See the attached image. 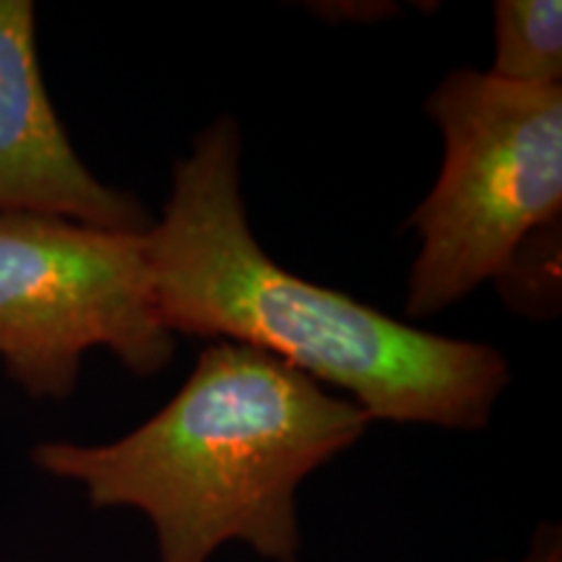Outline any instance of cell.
<instances>
[{
    "label": "cell",
    "mask_w": 562,
    "mask_h": 562,
    "mask_svg": "<svg viewBox=\"0 0 562 562\" xmlns=\"http://www.w3.org/2000/svg\"><path fill=\"white\" fill-rule=\"evenodd\" d=\"M91 349L140 378L172 362L178 339L161 321L144 232L0 214V360L11 381L63 402Z\"/></svg>",
    "instance_id": "cell-4"
},
{
    "label": "cell",
    "mask_w": 562,
    "mask_h": 562,
    "mask_svg": "<svg viewBox=\"0 0 562 562\" xmlns=\"http://www.w3.org/2000/svg\"><path fill=\"white\" fill-rule=\"evenodd\" d=\"M487 74L518 87H562L560 0H497Z\"/></svg>",
    "instance_id": "cell-6"
},
{
    "label": "cell",
    "mask_w": 562,
    "mask_h": 562,
    "mask_svg": "<svg viewBox=\"0 0 562 562\" xmlns=\"http://www.w3.org/2000/svg\"><path fill=\"white\" fill-rule=\"evenodd\" d=\"M490 562H562V529L560 524L542 521L531 531L529 544L516 560H490Z\"/></svg>",
    "instance_id": "cell-8"
},
{
    "label": "cell",
    "mask_w": 562,
    "mask_h": 562,
    "mask_svg": "<svg viewBox=\"0 0 562 562\" xmlns=\"http://www.w3.org/2000/svg\"><path fill=\"white\" fill-rule=\"evenodd\" d=\"M370 425L355 402L277 357L209 341L182 389L123 438L37 442L30 461L79 484L91 508L140 513L157 562H209L227 544L300 562L302 482Z\"/></svg>",
    "instance_id": "cell-2"
},
{
    "label": "cell",
    "mask_w": 562,
    "mask_h": 562,
    "mask_svg": "<svg viewBox=\"0 0 562 562\" xmlns=\"http://www.w3.org/2000/svg\"><path fill=\"white\" fill-rule=\"evenodd\" d=\"M442 138L432 191L412 211L419 248L406 315L430 318L495 279L526 235L562 220V87L451 70L425 102Z\"/></svg>",
    "instance_id": "cell-3"
},
{
    "label": "cell",
    "mask_w": 562,
    "mask_h": 562,
    "mask_svg": "<svg viewBox=\"0 0 562 562\" xmlns=\"http://www.w3.org/2000/svg\"><path fill=\"white\" fill-rule=\"evenodd\" d=\"M0 562H3V560H0Z\"/></svg>",
    "instance_id": "cell-9"
},
{
    "label": "cell",
    "mask_w": 562,
    "mask_h": 562,
    "mask_svg": "<svg viewBox=\"0 0 562 562\" xmlns=\"http://www.w3.org/2000/svg\"><path fill=\"white\" fill-rule=\"evenodd\" d=\"M505 307L529 321H552L562 305V220L547 222L513 248L492 279Z\"/></svg>",
    "instance_id": "cell-7"
},
{
    "label": "cell",
    "mask_w": 562,
    "mask_h": 562,
    "mask_svg": "<svg viewBox=\"0 0 562 562\" xmlns=\"http://www.w3.org/2000/svg\"><path fill=\"white\" fill-rule=\"evenodd\" d=\"M0 214H42L115 232H149L133 193L83 165L55 112L30 0H0Z\"/></svg>",
    "instance_id": "cell-5"
},
{
    "label": "cell",
    "mask_w": 562,
    "mask_h": 562,
    "mask_svg": "<svg viewBox=\"0 0 562 562\" xmlns=\"http://www.w3.org/2000/svg\"><path fill=\"white\" fill-rule=\"evenodd\" d=\"M144 245L175 339L263 351L323 389L349 393L372 422L484 430L510 385L501 349L396 321L273 261L250 229L243 136L229 115L195 133L175 161L170 195Z\"/></svg>",
    "instance_id": "cell-1"
}]
</instances>
